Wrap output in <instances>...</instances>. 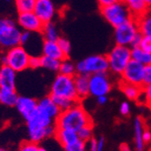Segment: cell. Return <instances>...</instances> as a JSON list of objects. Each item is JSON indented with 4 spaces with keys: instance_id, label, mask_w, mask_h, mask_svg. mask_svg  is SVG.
<instances>
[{
    "instance_id": "30",
    "label": "cell",
    "mask_w": 151,
    "mask_h": 151,
    "mask_svg": "<svg viewBox=\"0 0 151 151\" xmlns=\"http://www.w3.org/2000/svg\"><path fill=\"white\" fill-rule=\"evenodd\" d=\"M51 97L53 100V101L55 102V104L58 106V108L60 109L61 111H65V109H70L74 104H76L77 102H79V101H74V100L67 99V98H63V97H56V96H51Z\"/></svg>"
},
{
    "instance_id": "23",
    "label": "cell",
    "mask_w": 151,
    "mask_h": 151,
    "mask_svg": "<svg viewBox=\"0 0 151 151\" xmlns=\"http://www.w3.org/2000/svg\"><path fill=\"white\" fill-rule=\"evenodd\" d=\"M16 90L0 88V104L6 107H15L18 99Z\"/></svg>"
},
{
    "instance_id": "34",
    "label": "cell",
    "mask_w": 151,
    "mask_h": 151,
    "mask_svg": "<svg viewBox=\"0 0 151 151\" xmlns=\"http://www.w3.org/2000/svg\"><path fill=\"white\" fill-rule=\"evenodd\" d=\"M141 100H143L144 104L147 107L151 109V83L142 86V96L140 101Z\"/></svg>"
},
{
    "instance_id": "24",
    "label": "cell",
    "mask_w": 151,
    "mask_h": 151,
    "mask_svg": "<svg viewBox=\"0 0 151 151\" xmlns=\"http://www.w3.org/2000/svg\"><path fill=\"white\" fill-rule=\"evenodd\" d=\"M136 20L138 23L139 33L142 35H151V11L148 10Z\"/></svg>"
},
{
    "instance_id": "10",
    "label": "cell",
    "mask_w": 151,
    "mask_h": 151,
    "mask_svg": "<svg viewBox=\"0 0 151 151\" xmlns=\"http://www.w3.org/2000/svg\"><path fill=\"white\" fill-rule=\"evenodd\" d=\"M89 86L90 95L95 98L102 95H108L113 87L112 81L108 73L90 75Z\"/></svg>"
},
{
    "instance_id": "6",
    "label": "cell",
    "mask_w": 151,
    "mask_h": 151,
    "mask_svg": "<svg viewBox=\"0 0 151 151\" xmlns=\"http://www.w3.org/2000/svg\"><path fill=\"white\" fill-rule=\"evenodd\" d=\"M101 15L104 20L113 28L134 18L131 13L121 0L107 6L101 7Z\"/></svg>"
},
{
    "instance_id": "42",
    "label": "cell",
    "mask_w": 151,
    "mask_h": 151,
    "mask_svg": "<svg viewBox=\"0 0 151 151\" xmlns=\"http://www.w3.org/2000/svg\"><path fill=\"white\" fill-rule=\"evenodd\" d=\"M86 143H88V151H96V149H97V145H98V139L91 138Z\"/></svg>"
},
{
    "instance_id": "21",
    "label": "cell",
    "mask_w": 151,
    "mask_h": 151,
    "mask_svg": "<svg viewBox=\"0 0 151 151\" xmlns=\"http://www.w3.org/2000/svg\"><path fill=\"white\" fill-rule=\"evenodd\" d=\"M37 108L41 109V111H43L44 112H45L46 114H48L50 117H52L55 120L59 116V114L61 113L60 109L55 104V102L53 101L50 95L45 96V97L39 100L37 103Z\"/></svg>"
},
{
    "instance_id": "11",
    "label": "cell",
    "mask_w": 151,
    "mask_h": 151,
    "mask_svg": "<svg viewBox=\"0 0 151 151\" xmlns=\"http://www.w3.org/2000/svg\"><path fill=\"white\" fill-rule=\"evenodd\" d=\"M144 65L141 63L131 60L121 73L120 80L128 82V83L135 84L142 87L143 86V76H144Z\"/></svg>"
},
{
    "instance_id": "51",
    "label": "cell",
    "mask_w": 151,
    "mask_h": 151,
    "mask_svg": "<svg viewBox=\"0 0 151 151\" xmlns=\"http://www.w3.org/2000/svg\"><path fill=\"white\" fill-rule=\"evenodd\" d=\"M5 1H6V2H10V0H5Z\"/></svg>"
},
{
    "instance_id": "28",
    "label": "cell",
    "mask_w": 151,
    "mask_h": 151,
    "mask_svg": "<svg viewBox=\"0 0 151 151\" xmlns=\"http://www.w3.org/2000/svg\"><path fill=\"white\" fill-rule=\"evenodd\" d=\"M41 63H42V67L46 70H49L51 72H59L61 61L45 55H41Z\"/></svg>"
},
{
    "instance_id": "48",
    "label": "cell",
    "mask_w": 151,
    "mask_h": 151,
    "mask_svg": "<svg viewBox=\"0 0 151 151\" xmlns=\"http://www.w3.org/2000/svg\"><path fill=\"white\" fill-rule=\"evenodd\" d=\"M146 4L147 5V6L149 7V9L151 8V0H145Z\"/></svg>"
},
{
    "instance_id": "5",
    "label": "cell",
    "mask_w": 151,
    "mask_h": 151,
    "mask_svg": "<svg viewBox=\"0 0 151 151\" xmlns=\"http://www.w3.org/2000/svg\"><path fill=\"white\" fill-rule=\"evenodd\" d=\"M109 72L114 75L120 76L128 63L131 61V48L115 45L107 54Z\"/></svg>"
},
{
    "instance_id": "22",
    "label": "cell",
    "mask_w": 151,
    "mask_h": 151,
    "mask_svg": "<svg viewBox=\"0 0 151 151\" xmlns=\"http://www.w3.org/2000/svg\"><path fill=\"white\" fill-rule=\"evenodd\" d=\"M121 1L125 4L135 19L140 17L149 10L145 0H121Z\"/></svg>"
},
{
    "instance_id": "25",
    "label": "cell",
    "mask_w": 151,
    "mask_h": 151,
    "mask_svg": "<svg viewBox=\"0 0 151 151\" xmlns=\"http://www.w3.org/2000/svg\"><path fill=\"white\" fill-rule=\"evenodd\" d=\"M131 60H134L145 66L151 63V53L145 52L139 46L133 47L131 48Z\"/></svg>"
},
{
    "instance_id": "1",
    "label": "cell",
    "mask_w": 151,
    "mask_h": 151,
    "mask_svg": "<svg viewBox=\"0 0 151 151\" xmlns=\"http://www.w3.org/2000/svg\"><path fill=\"white\" fill-rule=\"evenodd\" d=\"M29 140L40 143L45 139L53 137L56 129L55 119L37 108L35 114L26 120Z\"/></svg>"
},
{
    "instance_id": "27",
    "label": "cell",
    "mask_w": 151,
    "mask_h": 151,
    "mask_svg": "<svg viewBox=\"0 0 151 151\" xmlns=\"http://www.w3.org/2000/svg\"><path fill=\"white\" fill-rule=\"evenodd\" d=\"M59 73L74 77V75L77 73L76 72V63H74L72 60L69 58H65L61 61L60 68H59Z\"/></svg>"
},
{
    "instance_id": "36",
    "label": "cell",
    "mask_w": 151,
    "mask_h": 151,
    "mask_svg": "<svg viewBox=\"0 0 151 151\" xmlns=\"http://www.w3.org/2000/svg\"><path fill=\"white\" fill-rule=\"evenodd\" d=\"M139 47L151 53V35H142Z\"/></svg>"
},
{
    "instance_id": "17",
    "label": "cell",
    "mask_w": 151,
    "mask_h": 151,
    "mask_svg": "<svg viewBox=\"0 0 151 151\" xmlns=\"http://www.w3.org/2000/svg\"><path fill=\"white\" fill-rule=\"evenodd\" d=\"M73 79H74V86H75L78 101H81L90 95L89 76L86 74L76 73Z\"/></svg>"
},
{
    "instance_id": "14",
    "label": "cell",
    "mask_w": 151,
    "mask_h": 151,
    "mask_svg": "<svg viewBox=\"0 0 151 151\" xmlns=\"http://www.w3.org/2000/svg\"><path fill=\"white\" fill-rule=\"evenodd\" d=\"M38 101L27 96H19L16 103V109L19 114L25 119H29L36 111Z\"/></svg>"
},
{
    "instance_id": "15",
    "label": "cell",
    "mask_w": 151,
    "mask_h": 151,
    "mask_svg": "<svg viewBox=\"0 0 151 151\" xmlns=\"http://www.w3.org/2000/svg\"><path fill=\"white\" fill-rule=\"evenodd\" d=\"M17 72L6 64L0 66V88L16 90Z\"/></svg>"
},
{
    "instance_id": "26",
    "label": "cell",
    "mask_w": 151,
    "mask_h": 151,
    "mask_svg": "<svg viewBox=\"0 0 151 151\" xmlns=\"http://www.w3.org/2000/svg\"><path fill=\"white\" fill-rule=\"evenodd\" d=\"M45 40L48 41H57L60 37L58 28L53 22H49L44 24L43 30L41 32Z\"/></svg>"
},
{
    "instance_id": "13",
    "label": "cell",
    "mask_w": 151,
    "mask_h": 151,
    "mask_svg": "<svg viewBox=\"0 0 151 151\" xmlns=\"http://www.w3.org/2000/svg\"><path fill=\"white\" fill-rule=\"evenodd\" d=\"M34 13L44 24L52 22L56 15V7L52 0H36Z\"/></svg>"
},
{
    "instance_id": "53",
    "label": "cell",
    "mask_w": 151,
    "mask_h": 151,
    "mask_svg": "<svg viewBox=\"0 0 151 151\" xmlns=\"http://www.w3.org/2000/svg\"><path fill=\"white\" fill-rule=\"evenodd\" d=\"M149 10H150V11H151V8H150V9H149Z\"/></svg>"
},
{
    "instance_id": "46",
    "label": "cell",
    "mask_w": 151,
    "mask_h": 151,
    "mask_svg": "<svg viewBox=\"0 0 151 151\" xmlns=\"http://www.w3.org/2000/svg\"><path fill=\"white\" fill-rule=\"evenodd\" d=\"M96 101H97V103L100 106H103L108 102V96L107 95H102V96H99V97L96 98Z\"/></svg>"
},
{
    "instance_id": "20",
    "label": "cell",
    "mask_w": 151,
    "mask_h": 151,
    "mask_svg": "<svg viewBox=\"0 0 151 151\" xmlns=\"http://www.w3.org/2000/svg\"><path fill=\"white\" fill-rule=\"evenodd\" d=\"M42 55L62 61L67 58L58 45L57 41L45 40L42 44Z\"/></svg>"
},
{
    "instance_id": "33",
    "label": "cell",
    "mask_w": 151,
    "mask_h": 151,
    "mask_svg": "<svg viewBox=\"0 0 151 151\" xmlns=\"http://www.w3.org/2000/svg\"><path fill=\"white\" fill-rule=\"evenodd\" d=\"M63 151H86L87 149V143L81 139L77 140L76 142L63 147Z\"/></svg>"
},
{
    "instance_id": "2",
    "label": "cell",
    "mask_w": 151,
    "mask_h": 151,
    "mask_svg": "<svg viewBox=\"0 0 151 151\" xmlns=\"http://www.w3.org/2000/svg\"><path fill=\"white\" fill-rule=\"evenodd\" d=\"M88 125H93L92 119L80 101L70 109L61 111L55 120L56 128L69 129L75 131Z\"/></svg>"
},
{
    "instance_id": "40",
    "label": "cell",
    "mask_w": 151,
    "mask_h": 151,
    "mask_svg": "<svg viewBox=\"0 0 151 151\" xmlns=\"http://www.w3.org/2000/svg\"><path fill=\"white\" fill-rule=\"evenodd\" d=\"M131 107L128 101H123L119 105V113L123 117H128L130 113Z\"/></svg>"
},
{
    "instance_id": "44",
    "label": "cell",
    "mask_w": 151,
    "mask_h": 151,
    "mask_svg": "<svg viewBox=\"0 0 151 151\" xmlns=\"http://www.w3.org/2000/svg\"><path fill=\"white\" fill-rule=\"evenodd\" d=\"M141 37H142V35H141L140 33L137 35L135 36V38L133 39L131 45H130V48H133V47H138V46L139 45V43H140Z\"/></svg>"
},
{
    "instance_id": "47",
    "label": "cell",
    "mask_w": 151,
    "mask_h": 151,
    "mask_svg": "<svg viewBox=\"0 0 151 151\" xmlns=\"http://www.w3.org/2000/svg\"><path fill=\"white\" fill-rule=\"evenodd\" d=\"M119 151H132V150L129 145H128L127 143H121L119 145Z\"/></svg>"
},
{
    "instance_id": "32",
    "label": "cell",
    "mask_w": 151,
    "mask_h": 151,
    "mask_svg": "<svg viewBox=\"0 0 151 151\" xmlns=\"http://www.w3.org/2000/svg\"><path fill=\"white\" fill-rule=\"evenodd\" d=\"M57 43H58V45L61 48V50L63 52L64 55L66 57L69 56L71 52H72V45H71L70 41L68 40L67 38H65V37L60 36L58 38V40H57Z\"/></svg>"
},
{
    "instance_id": "16",
    "label": "cell",
    "mask_w": 151,
    "mask_h": 151,
    "mask_svg": "<svg viewBox=\"0 0 151 151\" xmlns=\"http://www.w3.org/2000/svg\"><path fill=\"white\" fill-rule=\"evenodd\" d=\"M147 127L144 119L140 116L134 119V146L136 151H145L146 143L143 139V131Z\"/></svg>"
},
{
    "instance_id": "52",
    "label": "cell",
    "mask_w": 151,
    "mask_h": 151,
    "mask_svg": "<svg viewBox=\"0 0 151 151\" xmlns=\"http://www.w3.org/2000/svg\"><path fill=\"white\" fill-rule=\"evenodd\" d=\"M150 123H151V117H150Z\"/></svg>"
},
{
    "instance_id": "41",
    "label": "cell",
    "mask_w": 151,
    "mask_h": 151,
    "mask_svg": "<svg viewBox=\"0 0 151 151\" xmlns=\"http://www.w3.org/2000/svg\"><path fill=\"white\" fill-rule=\"evenodd\" d=\"M143 139L146 145L151 142V129H148L147 127H146L143 131Z\"/></svg>"
},
{
    "instance_id": "43",
    "label": "cell",
    "mask_w": 151,
    "mask_h": 151,
    "mask_svg": "<svg viewBox=\"0 0 151 151\" xmlns=\"http://www.w3.org/2000/svg\"><path fill=\"white\" fill-rule=\"evenodd\" d=\"M119 1H120V0H97V3L100 7H103V6H109V5L114 4Z\"/></svg>"
},
{
    "instance_id": "18",
    "label": "cell",
    "mask_w": 151,
    "mask_h": 151,
    "mask_svg": "<svg viewBox=\"0 0 151 151\" xmlns=\"http://www.w3.org/2000/svg\"><path fill=\"white\" fill-rule=\"evenodd\" d=\"M53 137L56 139L58 143L63 147L68 145H71L80 139L77 131L69 129H62V128H56Z\"/></svg>"
},
{
    "instance_id": "45",
    "label": "cell",
    "mask_w": 151,
    "mask_h": 151,
    "mask_svg": "<svg viewBox=\"0 0 151 151\" xmlns=\"http://www.w3.org/2000/svg\"><path fill=\"white\" fill-rule=\"evenodd\" d=\"M104 147H105V139L103 137H100V139H98V145L96 151H104Z\"/></svg>"
},
{
    "instance_id": "3",
    "label": "cell",
    "mask_w": 151,
    "mask_h": 151,
    "mask_svg": "<svg viewBox=\"0 0 151 151\" xmlns=\"http://www.w3.org/2000/svg\"><path fill=\"white\" fill-rule=\"evenodd\" d=\"M21 28L10 17L0 18V49L9 50L20 45Z\"/></svg>"
},
{
    "instance_id": "19",
    "label": "cell",
    "mask_w": 151,
    "mask_h": 151,
    "mask_svg": "<svg viewBox=\"0 0 151 151\" xmlns=\"http://www.w3.org/2000/svg\"><path fill=\"white\" fill-rule=\"evenodd\" d=\"M119 88L129 101H139L142 96V87L128 83L121 80L119 81Z\"/></svg>"
},
{
    "instance_id": "50",
    "label": "cell",
    "mask_w": 151,
    "mask_h": 151,
    "mask_svg": "<svg viewBox=\"0 0 151 151\" xmlns=\"http://www.w3.org/2000/svg\"><path fill=\"white\" fill-rule=\"evenodd\" d=\"M38 151H49V150H47L45 147H39V150Z\"/></svg>"
},
{
    "instance_id": "29",
    "label": "cell",
    "mask_w": 151,
    "mask_h": 151,
    "mask_svg": "<svg viewBox=\"0 0 151 151\" xmlns=\"http://www.w3.org/2000/svg\"><path fill=\"white\" fill-rule=\"evenodd\" d=\"M36 0H15V6L18 13L34 11Z\"/></svg>"
},
{
    "instance_id": "8",
    "label": "cell",
    "mask_w": 151,
    "mask_h": 151,
    "mask_svg": "<svg viewBox=\"0 0 151 151\" xmlns=\"http://www.w3.org/2000/svg\"><path fill=\"white\" fill-rule=\"evenodd\" d=\"M50 96L63 97L79 101L76 95L73 77L63 75L58 73L51 84Z\"/></svg>"
},
{
    "instance_id": "31",
    "label": "cell",
    "mask_w": 151,
    "mask_h": 151,
    "mask_svg": "<svg viewBox=\"0 0 151 151\" xmlns=\"http://www.w3.org/2000/svg\"><path fill=\"white\" fill-rule=\"evenodd\" d=\"M79 139L84 142H88L91 138H93V125H88L80 129L78 131Z\"/></svg>"
},
{
    "instance_id": "9",
    "label": "cell",
    "mask_w": 151,
    "mask_h": 151,
    "mask_svg": "<svg viewBox=\"0 0 151 151\" xmlns=\"http://www.w3.org/2000/svg\"><path fill=\"white\" fill-rule=\"evenodd\" d=\"M114 41L115 44L123 46H129L132 43L135 36L139 34L137 20L131 18L129 21L114 28Z\"/></svg>"
},
{
    "instance_id": "49",
    "label": "cell",
    "mask_w": 151,
    "mask_h": 151,
    "mask_svg": "<svg viewBox=\"0 0 151 151\" xmlns=\"http://www.w3.org/2000/svg\"><path fill=\"white\" fill-rule=\"evenodd\" d=\"M0 151H11L10 149L6 148V147H0Z\"/></svg>"
},
{
    "instance_id": "39",
    "label": "cell",
    "mask_w": 151,
    "mask_h": 151,
    "mask_svg": "<svg viewBox=\"0 0 151 151\" xmlns=\"http://www.w3.org/2000/svg\"><path fill=\"white\" fill-rule=\"evenodd\" d=\"M149 83H151V63L145 65L143 76V86Z\"/></svg>"
},
{
    "instance_id": "4",
    "label": "cell",
    "mask_w": 151,
    "mask_h": 151,
    "mask_svg": "<svg viewBox=\"0 0 151 151\" xmlns=\"http://www.w3.org/2000/svg\"><path fill=\"white\" fill-rule=\"evenodd\" d=\"M31 54L26 48L21 45L9 50L4 51L0 57L2 64L9 66L17 73H21L29 68V59Z\"/></svg>"
},
{
    "instance_id": "37",
    "label": "cell",
    "mask_w": 151,
    "mask_h": 151,
    "mask_svg": "<svg viewBox=\"0 0 151 151\" xmlns=\"http://www.w3.org/2000/svg\"><path fill=\"white\" fill-rule=\"evenodd\" d=\"M42 67V63H41V56L39 55H30L29 59V68L31 69H38V68Z\"/></svg>"
},
{
    "instance_id": "38",
    "label": "cell",
    "mask_w": 151,
    "mask_h": 151,
    "mask_svg": "<svg viewBox=\"0 0 151 151\" xmlns=\"http://www.w3.org/2000/svg\"><path fill=\"white\" fill-rule=\"evenodd\" d=\"M33 34L35 33H31L28 31H23L21 33V36H20V45L23 46H25L26 45H28L31 41V38L33 36Z\"/></svg>"
},
{
    "instance_id": "7",
    "label": "cell",
    "mask_w": 151,
    "mask_h": 151,
    "mask_svg": "<svg viewBox=\"0 0 151 151\" xmlns=\"http://www.w3.org/2000/svg\"><path fill=\"white\" fill-rule=\"evenodd\" d=\"M77 73L88 76L97 73H109V63L106 55L92 54L76 63Z\"/></svg>"
},
{
    "instance_id": "12",
    "label": "cell",
    "mask_w": 151,
    "mask_h": 151,
    "mask_svg": "<svg viewBox=\"0 0 151 151\" xmlns=\"http://www.w3.org/2000/svg\"><path fill=\"white\" fill-rule=\"evenodd\" d=\"M17 23L23 31H28L35 34L42 32L45 24L34 13V11L18 13Z\"/></svg>"
},
{
    "instance_id": "35",
    "label": "cell",
    "mask_w": 151,
    "mask_h": 151,
    "mask_svg": "<svg viewBox=\"0 0 151 151\" xmlns=\"http://www.w3.org/2000/svg\"><path fill=\"white\" fill-rule=\"evenodd\" d=\"M39 150V146L38 143L33 142L31 140H24L23 141L17 151H38Z\"/></svg>"
}]
</instances>
